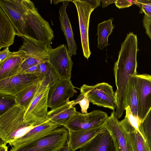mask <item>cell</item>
<instances>
[{
  "instance_id": "26",
  "label": "cell",
  "mask_w": 151,
  "mask_h": 151,
  "mask_svg": "<svg viewBox=\"0 0 151 151\" xmlns=\"http://www.w3.org/2000/svg\"><path fill=\"white\" fill-rule=\"evenodd\" d=\"M113 21V18H111L99 23L98 25L97 47L101 50H103L104 48L109 45L108 37L112 32L114 27V25L112 24Z\"/></svg>"
},
{
  "instance_id": "28",
  "label": "cell",
  "mask_w": 151,
  "mask_h": 151,
  "mask_svg": "<svg viewBox=\"0 0 151 151\" xmlns=\"http://www.w3.org/2000/svg\"><path fill=\"white\" fill-rule=\"evenodd\" d=\"M139 129L151 150V109L140 124Z\"/></svg>"
},
{
  "instance_id": "33",
  "label": "cell",
  "mask_w": 151,
  "mask_h": 151,
  "mask_svg": "<svg viewBox=\"0 0 151 151\" xmlns=\"http://www.w3.org/2000/svg\"><path fill=\"white\" fill-rule=\"evenodd\" d=\"M140 7L139 12L148 17L151 14V0H137Z\"/></svg>"
},
{
  "instance_id": "4",
  "label": "cell",
  "mask_w": 151,
  "mask_h": 151,
  "mask_svg": "<svg viewBox=\"0 0 151 151\" xmlns=\"http://www.w3.org/2000/svg\"><path fill=\"white\" fill-rule=\"evenodd\" d=\"M69 130L63 126L19 147H12L9 151H56L68 141Z\"/></svg>"
},
{
  "instance_id": "35",
  "label": "cell",
  "mask_w": 151,
  "mask_h": 151,
  "mask_svg": "<svg viewBox=\"0 0 151 151\" xmlns=\"http://www.w3.org/2000/svg\"><path fill=\"white\" fill-rule=\"evenodd\" d=\"M143 22L146 33L151 40V18L144 14Z\"/></svg>"
},
{
  "instance_id": "36",
  "label": "cell",
  "mask_w": 151,
  "mask_h": 151,
  "mask_svg": "<svg viewBox=\"0 0 151 151\" xmlns=\"http://www.w3.org/2000/svg\"><path fill=\"white\" fill-rule=\"evenodd\" d=\"M115 4L119 9L129 7L133 5L130 0H116Z\"/></svg>"
},
{
  "instance_id": "1",
  "label": "cell",
  "mask_w": 151,
  "mask_h": 151,
  "mask_svg": "<svg viewBox=\"0 0 151 151\" xmlns=\"http://www.w3.org/2000/svg\"><path fill=\"white\" fill-rule=\"evenodd\" d=\"M137 56L128 51L119 54L114 63L113 69L116 87L115 93L117 104L115 114L118 119L121 117L127 107L128 86L132 77L137 74Z\"/></svg>"
},
{
  "instance_id": "8",
  "label": "cell",
  "mask_w": 151,
  "mask_h": 151,
  "mask_svg": "<svg viewBox=\"0 0 151 151\" xmlns=\"http://www.w3.org/2000/svg\"><path fill=\"white\" fill-rule=\"evenodd\" d=\"M108 117L106 112L100 110H95L87 114L77 111L62 126L72 131L90 129L104 125Z\"/></svg>"
},
{
  "instance_id": "10",
  "label": "cell",
  "mask_w": 151,
  "mask_h": 151,
  "mask_svg": "<svg viewBox=\"0 0 151 151\" xmlns=\"http://www.w3.org/2000/svg\"><path fill=\"white\" fill-rule=\"evenodd\" d=\"M0 6L19 37L24 36V15L27 9L26 0H0Z\"/></svg>"
},
{
  "instance_id": "5",
  "label": "cell",
  "mask_w": 151,
  "mask_h": 151,
  "mask_svg": "<svg viewBox=\"0 0 151 151\" xmlns=\"http://www.w3.org/2000/svg\"><path fill=\"white\" fill-rule=\"evenodd\" d=\"M50 85L46 81L41 86L33 101L25 110V121L35 127L49 119L47 117L48 94Z\"/></svg>"
},
{
  "instance_id": "2",
  "label": "cell",
  "mask_w": 151,
  "mask_h": 151,
  "mask_svg": "<svg viewBox=\"0 0 151 151\" xmlns=\"http://www.w3.org/2000/svg\"><path fill=\"white\" fill-rule=\"evenodd\" d=\"M25 111L16 105L0 115V141L9 145L36 127L25 121Z\"/></svg>"
},
{
  "instance_id": "14",
  "label": "cell",
  "mask_w": 151,
  "mask_h": 151,
  "mask_svg": "<svg viewBox=\"0 0 151 151\" xmlns=\"http://www.w3.org/2000/svg\"><path fill=\"white\" fill-rule=\"evenodd\" d=\"M106 129L111 134L115 143L116 151H133L126 131L113 111L105 124Z\"/></svg>"
},
{
  "instance_id": "17",
  "label": "cell",
  "mask_w": 151,
  "mask_h": 151,
  "mask_svg": "<svg viewBox=\"0 0 151 151\" xmlns=\"http://www.w3.org/2000/svg\"><path fill=\"white\" fill-rule=\"evenodd\" d=\"M106 129L104 124L99 127L86 130H69L68 143L72 151L81 148L98 134Z\"/></svg>"
},
{
  "instance_id": "19",
  "label": "cell",
  "mask_w": 151,
  "mask_h": 151,
  "mask_svg": "<svg viewBox=\"0 0 151 151\" xmlns=\"http://www.w3.org/2000/svg\"><path fill=\"white\" fill-rule=\"evenodd\" d=\"M22 45L19 50L23 51L26 57L34 58L42 63L48 61V46L39 43L24 36Z\"/></svg>"
},
{
  "instance_id": "32",
  "label": "cell",
  "mask_w": 151,
  "mask_h": 151,
  "mask_svg": "<svg viewBox=\"0 0 151 151\" xmlns=\"http://www.w3.org/2000/svg\"><path fill=\"white\" fill-rule=\"evenodd\" d=\"M125 110L126 111L125 116L127 118L131 125L142 135L139 129V127L141 122L138 118L133 116L129 106H127L125 109Z\"/></svg>"
},
{
  "instance_id": "22",
  "label": "cell",
  "mask_w": 151,
  "mask_h": 151,
  "mask_svg": "<svg viewBox=\"0 0 151 151\" xmlns=\"http://www.w3.org/2000/svg\"><path fill=\"white\" fill-rule=\"evenodd\" d=\"M73 101L69 100L61 106L51 109L47 112V118L50 121L63 126V124L77 112L73 105Z\"/></svg>"
},
{
  "instance_id": "27",
  "label": "cell",
  "mask_w": 151,
  "mask_h": 151,
  "mask_svg": "<svg viewBox=\"0 0 151 151\" xmlns=\"http://www.w3.org/2000/svg\"><path fill=\"white\" fill-rule=\"evenodd\" d=\"M40 71L44 76L50 86L60 78L54 68L48 61L40 63Z\"/></svg>"
},
{
  "instance_id": "39",
  "label": "cell",
  "mask_w": 151,
  "mask_h": 151,
  "mask_svg": "<svg viewBox=\"0 0 151 151\" xmlns=\"http://www.w3.org/2000/svg\"><path fill=\"white\" fill-rule=\"evenodd\" d=\"M0 151H8V147L6 144L4 142L0 141Z\"/></svg>"
},
{
  "instance_id": "34",
  "label": "cell",
  "mask_w": 151,
  "mask_h": 151,
  "mask_svg": "<svg viewBox=\"0 0 151 151\" xmlns=\"http://www.w3.org/2000/svg\"><path fill=\"white\" fill-rule=\"evenodd\" d=\"M20 51L18 50L15 52H11L9 47H6L0 52V64L10 57L19 54Z\"/></svg>"
},
{
  "instance_id": "20",
  "label": "cell",
  "mask_w": 151,
  "mask_h": 151,
  "mask_svg": "<svg viewBox=\"0 0 151 151\" xmlns=\"http://www.w3.org/2000/svg\"><path fill=\"white\" fill-rule=\"evenodd\" d=\"M120 122L126 132L133 151H151L143 136L131 125L126 116Z\"/></svg>"
},
{
  "instance_id": "11",
  "label": "cell",
  "mask_w": 151,
  "mask_h": 151,
  "mask_svg": "<svg viewBox=\"0 0 151 151\" xmlns=\"http://www.w3.org/2000/svg\"><path fill=\"white\" fill-rule=\"evenodd\" d=\"M76 92L70 79L60 78L49 87L48 107L52 109L65 104Z\"/></svg>"
},
{
  "instance_id": "41",
  "label": "cell",
  "mask_w": 151,
  "mask_h": 151,
  "mask_svg": "<svg viewBox=\"0 0 151 151\" xmlns=\"http://www.w3.org/2000/svg\"><path fill=\"white\" fill-rule=\"evenodd\" d=\"M149 17H150V18H151V15Z\"/></svg>"
},
{
  "instance_id": "16",
  "label": "cell",
  "mask_w": 151,
  "mask_h": 151,
  "mask_svg": "<svg viewBox=\"0 0 151 151\" xmlns=\"http://www.w3.org/2000/svg\"><path fill=\"white\" fill-rule=\"evenodd\" d=\"M70 0H62V5L59 8V19L60 22L61 29L65 37L68 47V53L71 57L76 54L77 46L69 19L66 12V9Z\"/></svg>"
},
{
  "instance_id": "6",
  "label": "cell",
  "mask_w": 151,
  "mask_h": 151,
  "mask_svg": "<svg viewBox=\"0 0 151 151\" xmlns=\"http://www.w3.org/2000/svg\"><path fill=\"white\" fill-rule=\"evenodd\" d=\"M101 0L70 1L75 5L78 13L81 45L84 57L88 60L91 52L89 48L88 28L92 12L99 6Z\"/></svg>"
},
{
  "instance_id": "3",
  "label": "cell",
  "mask_w": 151,
  "mask_h": 151,
  "mask_svg": "<svg viewBox=\"0 0 151 151\" xmlns=\"http://www.w3.org/2000/svg\"><path fill=\"white\" fill-rule=\"evenodd\" d=\"M26 1L24 36L47 46H50L54 36L49 23L39 14L33 2L29 0Z\"/></svg>"
},
{
  "instance_id": "9",
  "label": "cell",
  "mask_w": 151,
  "mask_h": 151,
  "mask_svg": "<svg viewBox=\"0 0 151 151\" xmlns=\"http://www.w3.org/2000/svg\"><path fill=\"white\" fill-rule=\"evenodd\" d=\"M48 61L60 78L70 79L73 62L66 45L61 44L53 49L48 46Z\"/></svg>"
},
{
  "instance_id": "38",
  "label": "cell",
  "mask_w": 151,
  "mask_h": 151,
  "mask_svg": "<svg viewBox=\"0 0 151 151\" xmlns=\"http://www.w3.org/2000/svg\"><path fill=\"white\" fill-rule=\"evenodd\" d=\"M116 0H101L102 7L103 8L109 5L112 3H115Z\"/></svg>"
},
{
  "instance_id": "40",
  "label": "cell",
  "mask_w": 151,
  "mask_h": 151,
  "mask_svg": "<svg viewBox=\"0 0 151 151\" xmlns=\"http://www.w3.org/2000/svg\"><path fill=\"white\" fill-rule=\"evenodd\" d=\"M62 0H54L53 1V3L55 4H57L58 3L60 2H62Z\"/></svg>"
},
{
  "instance_id": "37",
  "label": "cell",
  "mask_w": 151,
  "mask_h": 151,
  "mask_svg": "<svg viewBox=\"0 0 151 151\" xmlns=\"http://www.w3.org/2000/svg\"><path fill=\"white\" fill-rule=\"evenodd\" d=\"M56 151H72L69 145L68 141L63 147L57 150Z\"/></svg>"
},
{
  "instance_id": "25",
  "label": "cell",
  "mask_w": 151,
  "mask_h": 151,
  "mask_svg": "<svg viewBox=\"0 0 151 151\" xmlns=\"http://www.w3.org/2000/svg\"><path fill=\"white\" fill-rule=\"evenodd\" d=\"M135 75L132 77L129 82L127 95V106L129 107L133 116L139 119L138 116V97Z\"/></svg>"
},
{
  "instance_id": "30",
  "label": "cell",
  "mask_w": 151,
  "mask_h": 151,
  "mask_svg": "<svg viewBox=\"0 0 151 151\" xmlns=\"http://www.w3.org/2000/svg\"><path fill=\"white\" fill-rule=\"evenodd\" d=\"M26 57V59L21 64L16 75L23 73L31 67L42 63L34 58L31 57Z\"/></svg>"
},
{
  "instance_id": "29",
  "label": "cell",
  "mask_w": 151,
  "mask_h": 151,
  "mask_svg": "<svg viewBox=\"0 0 151 151\" xmlns=\"http://www.w3.org/2000/svg\"><path fill=\"white\" fill-rule=\"evenodd\" d=\"M16 105L14 96L0 93V115Z\"/></svg>"
},
{
  "instance_id": "12",
  "label": "cell",
  "mask_w": 151,
  "mask_h": 151,
  "mask_svg": "<svg viewBox=\"0 0 151 151\" xmlns=\"http://www.w3.org/2000/svg\"><path fill=\"white\" fill-rule=\"evenodd\" d=\"M44 76L22 73L0 80V93L15 96L31 85L42 81Z\"/></svg>"
},
{
  "instance_id": "31",
  "label": "cell",
  "mask_w": 151,
  "mask_h": 151,
  "mask_svg": "<svg viewBox=\"0 0 151 151\" xmlns=\"http://www.w3.org/2000/svg\"><path fill=\"white\" fill-rule=\"evenodd\" d=\"M90 102L86 93L83 95L80 94L78 98L74 100L73 105L74 106L76 104H79L81 108V113L87 114L88 113L87 111L89 108Z\"/></svg>"
},
{
  "instance_id": "15",
  "label": "cell",
  "mask_w": 151,
  "mask_h": 151,
  "mask_svg": "<svg viewBox=\"0 0 151 151\" xmlns=\"http://www.w3.org/2000/svg\"><path fill=\"white\" fill-rule=\"evenodd\" d=\"M61 127L48 120L32 129L9 145L14 148L19 147L40 138Z\"/></svg>"
},
{
  "instance_id": "13",
  "label": "cell",
  "mask_w": 151,
  "mask_h": 151,
  "mask_svg": "<svg viewBox=\"0 0 151 151\" xmlns=\"http://www.w3.org/2000/svg\"><path fill=\"white\" fill-rule=\"evenodd\" d=\"M138 97V116L141 123L151 109V75H135Z\"/></svg>"
},
{
  "instance_id": "7",
  "label": "cell",
  "mask_w": 151,
  "mask_h": 151,
  "mask_svg": "<svg viewBox=\"0 0 151 151\" xmlns=\"http://www.w3.org/2000/svg\"><path fill=\"white\" fill-rule=\"evenodd\" d=\"M80 94L86 93L90 102L99 106L109 108L114 111L117 107L115 93L112 86L103 82L93 86L84 84L80 88Z\"/></svg>"
},
{
  "instance_id": "23",
  "label": "cell",
  "mask_w": 151,
  "mask_h": 151,
  "mask_svg": "<svg viewBox=\"0 0 151 151\" xmlns=\"http://www.w3.org/2000/svg\"><path fill=\"white\" fill-rule=\"evenodd\" d=\"M19 51V54L10 57L0 64V80L16 75L26 58L24 52Z\"/></svg>"
},
{
  "instance_id": "24",
  "label": "cell",
  "mask_w": 151,
  "mask_h": 151,
  "mask_svg": "<svg viewBox=\"0 0 151 151\" xmlns=\"http://www.w3.org/2000/svg\"><path fill=\"white\" fill-rule=\"evenodd\" d=\"M45 80V78L42 81L35 82L15 94L14 96L17 105L26 110L34 99L39 88Z\"/></svg>"
},
{
  "instance_id": "18",
  "label": "cell",
  "mask_w": 151,
  "mask_h": 151,
  "mask_svg": "<svg viewBox=\"0 0 151 151\" xmlns=\"http://www.w3.org/2000/svg\"><path fill=\"white\" fill-rule=\"evenodd\" d=\"M80 151H116L113 138L106 129L80 148Z\"/></svg>"
},
{
  "instance_id": "21",
  "label": "cell",
  "mask_w": 151,
  "mask_h": 151,
  "mask_svg": "<svg viewBox=\"0 0 151 151\" xmlns=\"http://www.w3.org/2000/svg\"><path fill=\"white\" fill-rule=\"evenodd\" d=\"M17 35L13 25L0 6V49L13 45Z\"/></svg>"
}]
</instances>
